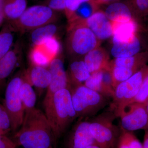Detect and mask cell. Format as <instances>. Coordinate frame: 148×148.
Masks as SVG:
<instances>
[{
    "label": "cell",
    "mask_w": 148,
    "mask_h": 148,
    "mask_svg": "<svg viewBox=\"0 0 148 148\" xmlns=\"http://www.w3.org/2000/svg\"><path fill=\"white\" fill-rule=\"evenodd\" d=\"M14 138L16 146L23 148H53L56 143L45 114L36 108L25 111L23 122Z\"/></svg>",
    "instance_id": "1"
},
{
    "label": "cell",
    "mask_w": 148,
    "mask_h": 148,
    "mask_svg": "<svg viewBox=\"0 0 148 148\" xmlns=\"http://www.w3.org/2000/svg\"><path fill=\"white\" fill-rule=\"evenodd\" d=\"M43 107L56 141L77 118L70 90H58Z\"/></svg>",
    "instance_id": "2"
},
{
    "label": "cell",
    "mask_w": 148,
    "mask_h": 148,
    "mask_svg": "<svg viewBox=\"0 0 148 148\" xmlns=\"http://www.w3.org/2000/svg\"><path fill=\"white\" fill-rule=\"evenodd\" d=\"M72 102L77 118H92L109 103V98L84 84L70 86Z\"/></svg>",
    "instance_id": "3"
},
{
    "label": "cell",
    "mask_w": 148,
    "mask_h": 148,
    "mask_svg": "<svg viewBox=\"0 0 148 148\" xmlns=\"http://www.w3.org/2000/svg\"><path fill=\"white\" fill-rule=\"evenodd\" d=\"M116 116L109 110L93 117L89 121V130L95 143L102 148H116L121 127L114 124Z\"/></svg>",
    "instance_id": "4"
},
{
    "label": "cell",
    "mask_w": 148,
    "mask_h": 148,
    "mask_svg": "<svg viewBox=\"0 0 148 148\" xmlns=\"http://www.w3.org/2000/svg\"><path fill=\"white\" fill-rule=\"evenodd\" d=\"M148 73V65H146L115 88L109 110L113 112L116 117L117 115L123 107L132 103Z\"/></svg>",
    "instance_id": "5"
},
{
    "label": "cell",
    "mask_w": 148,
    "mask_h": 148,
    "mask_svg": "<svg viewBox=\"0 0 148 148\" xmlns=\"http://www.w3.org/2000/svg\"><path fill=\"white\" fill-rule=\"evenodd\" d=\"M56 12L45 5L32 6L27 8L18 19L8 23L13 31H32L56 22L58 18Z\"/></svg>",
    "instance_id": "6"
},
{
    "label": "cell",
    "mask_w": 148,
    "mask_h": 148,
    "mask_svg": "<svg viewBox=\"0 0 148 148\" xmlns=\"http://www.w3.org/2000/svg\"><path fill=\"white\" fill-rule=\"evenodd\" d=\"M23 77L18 74L10 80L6 88L4 107L8 114L11 124V131L15 132L21 127L25 110L19 95Z\"/></svg>",
    "instance_id": "7"
},
{
    "label": "cell",
    "mask_w": 148,
    "mask_h": 148,
    "mask_svg": "<svg viewBox=\"0 0 148 148\" xmlns=\"http://www.w3.org/2000/svg\"><path fill=\"white\" fill-rule=\"evenodd\" d=\"M69 31L67 47L72 55L75 56H85L96 48L98 39L84 23H73Z\"/></svg>",
    "instance_id": "8"
},
{
    "label": "cell",
    "mask_w": 148,
    "mask_h": 148,
    "mask_svg": "<svg viewBox=\"0 0 148 148\" xmlns=\"http://www.w3.org/2000/svg\"><path fill=\"white\" fill-rule=\"evenodd\" d=\"M120 119V126L130 132L148 130V115L145 104L132 103L125 106L117 115Z\"/></svg>",
    "instance_id": "9"
},
{
    "label": "cell",
    "mask_w": 148,
    "mask_h": 148,
    "mask_svg": "<svg viewBox=\"0 0 148 148\" xmlns=\"http://www.w3.org/2000/svg\"><path fill=\"white\" fill-rule=\"evenodd\" d=\"M49 70L51 74V80L43 102V106L50 101L58 90L69 88V87L68 74L61 57L58 56L51 61L49 66Z\"/></svg>",
    "instance_id": "10"
},
{
    "label": "cell",
    "mask_w": 148,
    "mask_h": 148,
    "mask_svg": "<svg viewBox=\"0 0 148 148\" xmlns=\"http://www.w3.org/2000/svg\"><path fill=\"white\" fill-rule=\"evenodd\" d=\"M80 119L72 127L66 142V148H86L96 144L89 130V121Z\"/></svg>",
    "instance_id": "11"
},
{
    "label": "cell",
    "mask_w": 148,
    "mask_h": 148,
    "mask_svg": "<svg viewBox=\"0 0 148 148\" xmlns=\"http://www.w3.org/2000/svg\"><path fill=\"white\" fill-rule=\"evenodd\" d=\"M82 21L85 22L84 24L92 31L98 40H107L112 36V22L104 12L97 11L89 18Z\"/></svg>",
    "instance_id": "12"
},
{
    "label": "cell",
    "mask_w": 148,
    "mask_h": 148,
    "mask_svg": "<svg viewBox=\"0 0 148 148\" xmlns=\"http://www.w3.org/2000/svg\"><path fill=\"white\" fill-rule=\"evenodd\" d=\"M104 12L112 22L123 23L132 20L136 21L137 18L130 1H118L111 3Z\"/></svg>",
    "instance_id": "13"
},
{
    "label": "cell",
    "mask_w": 148,
    "mask_h": 148,
    "mask_svg": "<svg viewBox=\"0 0 148 148\" xmlns=\"http://www.w3.org/2000/svg\"><path fill=\"white\" fill-rule=\"evenodd\" d=\"M143 41L136 34L134 38L129 42L113 44L111 53L115 58L131 57L145 52L143 51Z\"/></svg>",
    "instance_id": "14"
},
{
    "label": "cell",
    "mask_w": 148,
    "mask_h": 148,
    "mask_svg": "<svg viewBox=\"0 0 148 148\" xmlns=\"http://www.w3.org/2000/svg\"><path fill=\"white\" fill-rule=\"evenodd\" d=\"M20 45L16 44L0 59V88L16 69L19 60Z\"/></svg>",
    "instance_id": "15"
},
{
    "label": "cell",
    "mask_w": 148,
    "mask_h": 148,
    "mask_svg": "<svg viewBox=\"0 0 148 148\" xmlns=\"http://www.w3.org/2000/svg\"><path fill=\"white\" fill-rule=\"evenodd\" d=\"M112 24L113 44L129 42L136 34L138 26L135 20L123 23L112 22Z\"/></svg>",
    "instance_id": "16"
},
{
    "label": "cell",
    "mask_w": 148,
    "mask_h": 148,
    "mask_svg": "<svg viewBox=\"0 0 148 148\" xmlns=\"http://www.w3.org/2000/svg\"><path fill=\"white\" fill-rule=\"evenodd\" d=\"M25 76L32 86L40 89L47 88L51 80L49 69L34 65L27 71Z\"/></svg>",
    "instance_id": "17"
},
{
    "label": "cell",
    "mask_w": 148,
    "mask_h": 148,
    "mask_svg": "<svg viewBox=\"0 0 148 148\" xmlns=\"http://www.w3.org/2000/svg\"><path fill=\"white\" fill-rule=\"evenodd\" d=\"M83 60L90 74L110 66L106 53L100 49L95 48L86 53Z\"/></svg>",
    "instance_id": "18"
},
{
    "label": "cell",
    "mask_w": 148,
    "mask_h": 148,
    "mask_svg": "<svg viewBox=\"0 0 148 148\" xmlns=\"http://www.w3.org/2000/svg\"><path fill=\"white\" fill-rule=\"evenodd\" d=\"M67 74L69 87L73 86L84 84L90 75L84 60L79 59L71 62L69 66V72Z\"/></svg>",
    "instance_id": "19"
},
{
    "label": "cell",
    "mask_w": 148,
    "mask_h": 148,
    "mask_svg": "<svg viewBox=\"0 0 148 148\" xmlns=\"http://www.w3.org/2000/svg\"><path fill=\"white\" fill-rule=\"evenodd\" d=\"M6 20L18 19L27 8V0H2Z\"/></svg>",
    "instance_id": "20"
},
{
    "label": "cell",
    "mask_w": 148,
    "mask_h": 148,
    "mask_svg": "<svg viewBox=\"0 0 148 148\" xmlns=\"http://www.w3.org/2000/svg\"><path fill=\"white\" fill-rule=\"evenodd\" d=\"M148 62V51L142 52L131 57L116 58L112 66H122L138 71L147 65Z\"/></svg>",
    "instance_id": "21"
},
{
    "label": "cell",
    "mask_w": 148,
    "mask_h": 148,
    "mask_svg": "<svg viewBox=\"0 0 148 148\" xmlns=\"http://www.w3.org/2000/svg\"><path fill=\"white\" fill-rule=\"evenodd\" d=\"M58 30V26L54 23L46 24L32 31L31 40L34 46L41 45L47 40L56 36Z\"/></svg>",
    "instance_id": "22"
},
{
    "label": "cell",
    "mask_w": 148,
    "mask_h": 148,
    "mask_svg": "<svg viewBox=\"0 0 148 148\" xmlns=\"http://www.w3.org/2000/svg\"><path fill=\"white\" fill-rule=\"evenodd\" d=\"M84 84L86 87L101 93L108 98H112L113 91L106 87L103 79V70L90 74Z\"/></svg>",
    "instance_id": "23"
},
{
    "label": "cell",
    "mask_w": 148,
    "mask_h": 148,
    "mask_svg": "<svg viewBox=\"0 0 148 148\" xmlns=\"http://www.w3.org/2000/svg\"><path fill=\"white\" fill-rule=\"evenodd\" d=\"M32 86L24 75L19 90V95L25 112L35 108L36 96Z\"/></svg>",
    "instance_id": "24"
},
{
    "label": "cell",
    "mask_w": 148,
    "mask_h": 148,
    "mask_svg": "<svg viewBox=\"0 0 148 148\" xmlns=\"http://www.w3.org/2000/svg\"><path fill=\"white\" fill-rule=\"evenodd\" d=\"M99 4L95 0H91L81 5L69 19L71 22L84 21L98 11Z\"/></svg>",
    "instance_id": "25"
},
{
    "label": "cell",
    "mask_w": 148,
    "mask_h": 148,
    "mask_svg": "<svg viewBox=\"0 0 148 148\" xmlns=\"http://www.w3.org/2000/svg\"><path fill=\"white\" fill-rule=\"evenodd\" d=\"M12 32L13 30L8 23L0 32V59L12 47L14 42Z\"/></svg>",
    "instance_id": "26"
},
{
    "label": "cell",
    "mask_w": 148,
    "mask_h": 148,
    "mask_svg": "<svg viewBox=\"0 0 148 148\" xmlns=\"http://www.w3.org/2000/svg\"><path fill=\"white\" fill-rule=\"evenodd\" d=\"M116 148H143V143L132 132L126 131L121 127V132Z\"/></svg>",
    "instance_id": "27"
},
{
    "label": "cell",
    "mask_w": 148,
    "mask_h": 148,
    "mask_svg": "<svg viewBox=\"0 0 148 148\" xmlns=\"http://www.w3.org/2000/svg\"><path fill=\"white\" fill-rule=\"evenodd\" d=\"M30 59L34 66L46 67L49 66L52 59L41 46H34L30 54Z\"/></svg>",
    "instance_id": "28"
},
{
    "label": "cell",
    "mask_w": 148,
    "mask_h": 148,
    "mask_svg": "<svg viewBox=\"0 0 148 148\" xmlns=\"http://www.w3.org/2000/svg\"><path fill=\"white\" fill-rule=\"evenodd\" d=\"M113 80L114 89L119 83L130 77L138 71L125 67L112 66L110 64Z\"/></svg>",
    "instance_id": "29"
},
{
    "label": "cell",
    "mask_w": 148,
    "mask_h": 148,
    "mask_svg": "<svg viewBox=\"0 0 148 148\" xmlns=\"http://www.w3.org/2000/svg\"><path fill=\"white\" fill-rule=\"evenodd\" d=\"M40 46L52 60L59 55L61 51V44L56 36L47 40Z\"/></svg>",
    "instance_id": "30"
},
{
    "label": "cell",
    "mask_w": 148,
    "mask_h": 148,
    "mask_svg": "<svg viewBox=\"0 0 148 148\" xmlns=\"http://www.w3.org/2000/svg\"><path fill=\"white\" fill-rule=\"evenodd\" d=\"M130 2L137 18L148 16V0H130Z\"/></svg>",
    "instance_id": "31"
},
{
    "label": "cell",
    "mask_w": 148,
    "mask_h": 148,
    "mask_svg": "<svg viewBox=\"0 0 148 148\" xmlns=\"http://www.w3.org/2000/svg\"><path fill=\"white\" fill-rule=\"evenodd\" d=\"M10 130V118L5 107L0 104V136H5Z\"/></svg>",
    "instance_id": "32"
},
{
    "label": "cell",
    "mask_w": 148,
    "mask_h": 148,
    "mask_svg": "<svg viewBox=\"0 0 148 148\" xmlns=\"http://www.w3.org/2000/svg\"><path fill=\"white\" fill-rule=\"evenodd\" d=\"M148 100V73L143 80L138 94L131 103H136L145 104Z\"/></svg>",
    "instance_id": "33"
},
{
    "label": "cell",
    "mask_w": 148,
    "mask_h": 148,
    "mask_svg": "<svg viewBox=\"0 0 148 148\" xmlns=\"http://www.w3.org/2000/svg\"><path fill=\"white\" fill-rule=\"evenodd\" d=\"M90 1L91 0H68L64 10L67 18L70 19L80 6Z\"/></svg>",
    "instance_id": "34"
},
{
    "label": "cell",
    "mask_w": 148,
    "mask_h": 148,
    "mask_svg": "<svg viewBox=\"0 0 148 148\" xmlns=\"http://www.w3.org/2000/svg\"><path fill=\"white\" fill-rule=\"evenodd\" d=\"M68 0H44V3L56 11L65 10Z\"/></svg>",
    "instance_id": "35"
},
{
    "label": "cell",
    "mask_w": 148,
    "mask_h": 148,
    "mask_svg": "<svg viewBox=\"0 0 148 148\" xmlns=\"http://www.w3.org/2000/svg\"><path fill=\"white\" fill-rule=\"evenodd\" d=\"M16 145L13 140L6 136L0 137V148H16Z\"/></svg>",
    "instance_id": "36"
},
{
    "label": "cell",
    "mask_w": 148,
    "mask_h": 148,
    "mask_svg": "<svg viewBox=\"0 0 148 148\" xmlns=\"http://www.w3.org/2000/svg\"><path fill=\"white\" fill-rule=\"evenodd\" d=\"M5 20V18L3 9L2 1L0 0V26L2 25Z\"/></svg>",
    "instance_id": "37"
},
{
    "label": "cell",
    "mask_w": 148,
    "mask_h": 148,
    "mask_svg": "<svg viewBox=\"0 0 148 148\" xmlns=\"http://www.w3.org/2000/svg\"><path fill=\"white\" fill-rule=\"evenodd\" d=\"M143 146V148H148V130H145Z\"/></svg>",
    "instance_id": "38"
},
{
    "label": "cell",
    "mask_w": 148,
    "mask_h": 148,
    "mask_svg": "<svg viewBox=\"0 0 148 148\" xmlns=\"http://www.w3.org/2000/svg\"><path fill=\"white\" fill-rule=\"evenodd\" d=\"M96 2L98 3V4H110L111 3L114 2L116 1H119V0H95Z\"/></svg>",
    "instance_id": "39"
},
{
    "label": "cell",
    "mask_w": 148,
    "mask_h": 148,
    "mask_svg": "<svg viewBox=\"0 0 148 148\" xmlns=\"http://www.w3.org/2000/svg\"><path fill=\"white\" fill-rule=\"evenodd\" d=\"M86 148H102L100 146H98V145H97V144H93V145H90L88 147H87Z\"/></svg>",
    "instance_id": "40"
},
{
    "label": "cell",
    "mask_w": 148,
    "mask_h": 148,
    "mask_svg": "<svg viewBox=\"0 0 148 148\" xmlns=\"http://www.w3.org/2000/svg\"><path fill=\"white\" fill-rule=\"evenodd\" d=\"M145 106L146 110H147V113L148 115V100L147 101V103H146L145 104Z\"/></svg>",
    "instance_id": "41"
},
{
    "label": "cell",
    "mask_w": 148,
    "mask_h": 148,
    "mask_svg": "<svg viewBox=\"0 0 148 148\" xmlns=\"http://www.w3.org/2000/svg\"><path fill=\"white\" fill-rule=\"evenodd\" d=\"M32 1H39V0H32Z\"/></svg>",
    "instance_id": "42"
},
{
    "label": "cell",
    "mask_w": 148,
    "mask_h": 148,
    "mask_svg": "<svg viewBox=\"0 0 148 148\" xmlns=\"http://www.w3.org/2000/svg\"><path fill=\"white\" fill-rule=\"evenodd\" d=\"M1 136H0V137H1Z\"/></svg>",
    "instance_id": "43"
}]
</instances>
